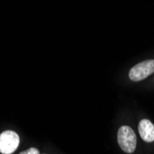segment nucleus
Here are the masks:
<instances>
[{
    "label": "nucleus",
    "instance_id": "1",
    "mask_svg": "<svg viewBox=\"0 0 154 154\" xmlns=\"http://www.w3.org/2000/svg\"><path fill=\"white\" fill-rule=\"evenodd\" d=\"M117 139L120 148L127 153H132L137 147V137L128 125H123L118 130Z\"/></svg>",
    "mask_w": 154,
    "mask_h": 154
},
{
    "label": "nucleus",
    "instance_id": "2",
    "mask_svg": "<svg viewBox=\"0 0 154 154\" xmlns=\"http://www.w3.org/2000/svg\"><path fill=\"white\" fill-rule=\"evenodd\" d=\"M20 145L19 135L12 130H6L0 134V152L2 154H11Z\"/></svg>",
    "mask_w": 154,
    "mask_h": 154
},
{
    "label": "nucleus",
    "instance_id": "3",
    "mask_svg": "<svg viewBox=\"0 0 154 154\" xmlns=\"http://www.w3.org/2000/svg\"><path fill=\"white\" fill-rule=\"evenodd\" d=\"M154 72V60L149 59L134 66L129 70V79L132 81H140Z\"/></svg>",
    "mask_w": 154,
    "mask_h": 154
},
{
    "label": "nucleus",
    "instance_id": "4",
    "mask_svg": "<svg viewBox=\"0 0 154 154\" xmlns=\"http://www.w3.org/2000/svg\"><path fill=\"white\" fill-rule=\"evenodd\" d=\"M138 132L146 142L154 141V125L148 119H142L138 124Z\"/></svg>",
    "mask_w": 154,
    "mask_h": 154
},
{
    "label": "nucleus",
    "instance_id": "5",
    "mask_svg": "<svg viewBox=\"0 0 154 154\" xmlns=\"http://www.w3.org/2000/svg\"><path fill=\"white\" fill-rule=\"evenodd\" d=\"M20 154H40V151L36 148H30L24 151H21Z\"/></svg>",
    "mask_w": 154,
    "mask_h": 154
}]
</instances>
